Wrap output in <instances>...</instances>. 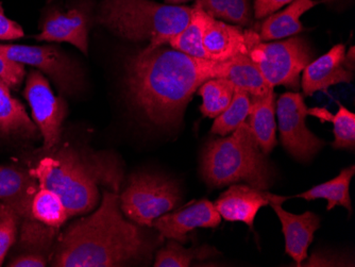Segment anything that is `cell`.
Returning <instances> with one entry per match:
<instances>
[{"label":"cell","instance_id":"52a82bcc","mask_svg":"<svg viewBox=\"0 0 355 267\" xmlns=\"http://www.w3.org/2000/svg\"><path fill=\"white\" fill-rule=\"evenodd\" d=\"M180 201V190L173 181L148 173L133 174L119 195L125 216L139 226L150 228L155 219L175 210Z\"/></svg>","mask_w":355,"mask_h":267},{"label":"cell","instance_id":"4dcf8cb0","mask_svg":"<svg viewBox=\"0 0 355 267\" xmlns=\"http://www.w3.org/2000/svg\"><path fill=\"white\" fill-rule=\"evenodd\" d=\"M21 217L6 203H0V266L19 235Z\"/></svg>","mask_w":355,"mask_h":267},{"label":"cell","instance_id":"6da1fadb","mask_svg":"<svg viewBox=\"0 0 355 267\" xmlns=\"http://www.w3.org/2000/svg\"><path fill=\"white\" fill-rule=\"evenodd\" d=\"M228 63L191 57L163 46L146 47L128 60V97L153 125L178 126L193 94L205 81L225 78Z\"/></svg>","mask_w":355,"mask_h":267},{"label":"cell","instance_id":"7c38bea8","mask_svg":"<svg viewBox=\"0 0 355 267\" xmlns=\"http://www.w3.org/2000/svg\"><path fill=\"white\" fill-rule=\"evenodd\" d=\"M89 28L91 14L87 6L69 10L53 9L48 12L41 33L35 39L49 43H69L87 55Z\"/></svg>","mask_w":355,"mask_h":267},{"label":"cell","instance_id":"4fadbf2b","mask_svg":"<svg viewBox=\"0 0 355 267\" xmlns=\"http://www.w3.org/2000/svg\"><path fill=\"white\" fill-rule=\"evenodd\" d=\"M221 216L214 203L201 199L180 210L168 212L153 221V227L162 238L184 244L187 234L197 228H216Z\"/></svg>","mask_w":355,"mask_h":267},{"label":"cell","instance_id":"1f68e13d","mask_svg":"<svg viewBox=\"0 0 355 267\" xmlns=\"http://www.w3.org/2000/svg\"><path fill=\"white\" fill-rule=\"evenodd\" d=\"M25 65L0 55V81L9 89L17 91L25 78Z\"/></svg>","mask_w":355,"mask_h":267},{"label":"cell","instance_id":"8992f818","mask_svg":"<svg viewBox=\"0 0 355 267\" xmlns=\"http://www.w3.org/2000/svg\"><path fill=\"white\" fill-rule=\"evenodd\" d=\"M247 55L260 69L269 87L283 85L298 92L301 73L313 61L314 53L303 37H294L272 43L257 40Z\"/></svg>","mask_w":355,"mask_h":267},{"label":"cell","instance_id":"ac0fdd59","mask_svg":"<svg viewBox=\"0 0 355 267\" xmlns=\"http://www.w3.org/2000/svg\"><path fill=\"white\" fill-rule=\"evenodd\" d=\"M39 189V181L30 171L0 165V200L21 218H33L32 200Z\"/></svg>","mask_w":355,"mask_h":267},{"label":"cell","instance_id":"ba28073f","mask_svg":"<svg viewBox=\"0 0 355 267\" xmlns=\"http://www.w3.org/2000/svg\"><path fill=\"white\" fill-rule=\"evenodd\" d=\"M308 111L298 92H286L276 103L281 142L287 153L301 162L310 161L326 145L308 128Z\"/></svg>","mask_w":355,"mask_h":267},{"label":"cell","instance_id":"9c48e42d","mask_svg":"<svg viewBox=\"0 0 355 267\" xmlns=\"http://www.w3.org/2000/svg\"><path fill=\"white\" fill-rule=\"evenodd\" d=\"M0 55L31 65L51 78L62 95H73L81 83L79 67L55 46H26L0 44Z\"/></svg>","mask_w":355,"mask_h":267},{"label":"cell","instance_id":"d6986e66","mask_svg":"<svg viewBox=\"0 0 355 267\" xmlns=\"http://www.w3.org/2000/svg\"><path fill=\"white\" fill-rule=\"evenodd\" d=\"M40 135L21 101L14 98L9 87L0 81V137L35 139Z\"/></svg>","mask_w":355,"mask_h":267},{"label":"cell","instance_id":"30bf717a","mask_svg":"<svg viewBox=\"0 0 355 267\" xmlns=\"http://www.w3.org/2000/svg\"><path fill=\"white\" fill-rule=\"evenodd\" d=\"M24 96L43 137V150L55 148L61 141L62 125L67 114V103L62 97L55 96L47 79L39 71H31L28 75Z\"/></svg>","mask_w":355,"mask_h":267},{"label":"cell","instance_id":"7a4b0ae2","mask_svg":"<svg viewBox=\"0 0 355 267\" xmlns=\"http://www.w3.org/2000/svg\"><path fill=\"white\" fill-rule=\"evenodd\" d=\"M153 246L139 225L123 218L119 193L103 190L99 208L60 233L51 266L115 267L148 263Z\"/></svg>","mask_w":355,"mask_h":267},{"label":"cell","instance_id":"e575fe53","mask_svg":"<svg viewBox=\"0 0 355 267\" xmlns=\"http://www.w3.org/2000/svg\"><path fill=\"white\" fill-rule=\"evenodd\" d=\"M191 0H165L166 5L181 6L182 3H189Z\"/></svg>","mask_w":355,"mask_h":267},{"label":"cell","instance_id":"277c9868","mask_svg":"<svg viewBox=\"0 0 355 267\" xmlns=\"http://www.w3.org/2000/svg\"><path fill=\"white\" fill-rule=\"evenodd\" d=\"M201 175L209 187L245 182L267 191L273 171L246 121L230 137L209 139L201 157Z\"/></svg>","mask_w":355,"mask_h":267},{"label":"cell","instance_id":"484cf974","mask_svg":"<svg viewBox=\"0 0 355 267\" xmlns=\"http://www.w3.org/2000/svg\"><path fill=\"white\" fill-rule=\"evenodd\" d=\"M198 89L202 98L200 111L203 117L216 119L230 105L235 87L225 78H213L205 81Z\"/></svg>","mask_w":355,"mask_h":267},{"label":"cell","instance_id":"cb8c5ba5","mask_svg":"<svg viewBox=\"0 0 355 267\" xmlns=\"http://www.w3.org/2000/svg\"><path fill=\"white\" fill-rule=\"evenodd\" d=\"M207 17L209 15L195 3L189 24L180 33L171 37L168 45H171V49L191 57L207 59V55L203 49L202 39Z\"/></svg>","mask_w":355,"mask_h":267},{"label":"cell","instance_id":"d4e9b609","mask_svg":"<svg viewBox=\"0 0 355 267\" xmlns=\"http://www.w3.org/2000/svg\"><path fill=\"white\" fill-rule=\"evenodd\" d=\"M31 214L35 221L58 229L69 218V211L61 197L53 191L41 187L32 200Z\"/></svg>","mask_w":355,"mask_h":267},{"label":"cell","instance_id":"44dd1931","mask_svg":"<svg viewBox=\"0 0 355 267\" xmlns=\"http://www.w3.org/2000/svg\"><path fill=\"white\" fill-rule=\"evenodd\" d=\"M320 3L317 0H294L282 12L269 15L261 25L257 35L261 41L265 42L299 35L304 29L300 17Z\"/></svg>","mask_w":355,"mask_h":267},{"label":"cell","instance_id":"e0dca14e","mask_svg":"<svg viewBox=\"0 0 355 267\" xmlns=\"http://www.w3.org/2000/svg\"><path fill=\"white\" fill-rule=\"evenodd\" d=\"M280 201L271 203L269 206L275 210L282 225L285 236V251L294 259L298 266L308 259V250L314 240V234L320 228V218L315 213L306 211L303 214L287 212Z\"/></svg>","mask_w":355,"mask_h":267},{"label":"cell","instance_id":"9a60e30c","mask_svg":"<svg viewBox=\"0 0 355 267\" xmlns=\"http://www.w3.org/2000/svg\"><path fill=\"white\" fill-rule=\"evenodd\" d=\"M260 40L252 30L207 17L202 45L207 60L225 62L239 55H248L251 46Z\"/></svg>","mask_w":355,"mask_h":267},{"label":"cell","instance_id":"7402d4cb","mask_svg":"<svg viewBox=\"0 0 355 267\" xmlns=\"http://www.w3.org/2000/svg\"><path fill=\"white\" fill-rule=\"evenodd\" d=\"M225 78L232 83L235 89L248 93L251 98L266 96L273 89L268 87L260 69L246 55H239L229 60Z\"/></svg>","mask_w":355,"mask_h":267},{"label":"cell","instance_id":"603a6c76","mask_svg":"<svg viewBox=\"0 0 355 267\" xmlns=\"http://www.w3.org/2000/svg\"><path fill=\"white\" fill-rule=\"evenodd\" d=\"M355 174V166L347 167L340 171L338 176L328 182L313 187L308 192L297 195L296 198H303L305 200H316V199H327L328 206L327 210L330 211L336 206H342L352 212V203L350 197V182Z\"/></svg>","mask_w":355,"mask_h":267},{"label":"cell","instance_id":"d6a6232c","mask_svg":"<svg viewBox=\"0 0 355 267\" xmlns=\"http://www.w3.org/2000/svg\"><path fill=\"white\" fill-rule=\"evenodd\" d=\"M24 35L23 28L6 17L3 3H0V41L21 39Z\"/></svg>","mask_w":355,"mask_h":267},{"label":"cell","instance_id":"ffe728a7","mask_svg":"<svg viewBox=\"0 0 355 267\" xmlns=\"http://www.w3.org/2000/svg\"><path fill=\"white\" fill-rule=\"evenodd\" d=\"M247 119L257 145L265 155H269L277 146L276 94L273 89L266 96L251 98Z\"/></svg>","mask_w":355,"mask_h":267},{"label":"cell","instance_id":"4316f807","mask_svg":"<svg viewBox=\"0 0 355 267\" xmlns=\"http://www.w3.org/2000/svg\"><path fill=\"white\" fill-rule=\"evenodd\" d=\"M219 255L214 247L207 245L193 248H184L181 243L169 240L164 248L159 249L155 256V267H187L191 266L193 261L205 260L209 257Z\"/></svg>","mask_w":355,"mask_h":267},{"label":"cell","instance_id":"5b68a950","mask_svg":"<svg viewBox=\"0 0 355 267\" xmlns=\"http://www.w3.org/2000/svg\"><path fill=\"white\" fill-rule=\"evenodd\" d=\"M193 7L153 0H101L97 23L129 41H148V49L168 44L189 24Z\"/></svg>","mask_w":355,"mask_h":267},{"label":"cell","instance_id":"2e32d148","mask_svg":"<svg viewBox=\"0 0 355 267\" xmlns=\"http://www.w3.org/2000/svg\"><path fill=\"white\" fill-rule=\"evenodd\" d=\"M288 198L259 190L248 184H233L220 195L214 206L225 221L244 223L253 229L255 216L261 208L269 206L275 201L284 203Z\"/></svg>","mask_w":355,"mask_h":267},{"label":"cell","instance_id":"3957f363","mask_svg":"<svg viewBox=\"0 0 355 267\" xmlns=\"http://www.w3.org/2000/svg\"><path fill=\"white\" fill-rule=\"evenodd\" d=\"M43 151V159L30 173L40 187L61 197L69 217L87 214L95 209L101 198V187L119 192L123 169L114 153L69 143H59L55 148Z\"/></svg>","mask_w":355,"mask_h":267},{"label":"cell","instance_id":"5bb4252c","mask_svg":"<svg viewBox=\"0 0 355 267\" xmlns=\"http://www.w3.org/2000/svg\"><path fill=\"white\" fill-rule=\"evenodd\" d=\"M354 61L348 59L343 44H337L326 55L313 60L303 69L302 85L305 96L327 91L333 85L349 83L354 78Z\"/></svg>","mask_w":355,"mask_h":267},{"label":"cell","instance_id":"8fae6325","mask_svg":"<svg viewBox=\"0 0 355 267\" xmlns=\"http://www.w3.org/2000/svg\"><path fill=\"white\" fill-rule=\"evenodd\" d=\"M60 229L33 218H23L12 249L10 267H45L51 264Z\"/></svg>","mask_w":355,"mask_h":267},{"label":"cell","instance_id":"f1b7e54d","mask_svg":"<svg viewBox=\"0 0 355 267\" xmlns=\"http://www.w3.org/2000/svg\"><path fill=\"white\" fill-rule=\"evenodd\" d=\"M309 114L318 117L322 121H329L334 126L335 149H354L355 146V114L343 105H338L336 114L331 115L326 109H310Z\"/></svg>","mask_w":355,"mask_h":267},{"label":"cell","instance_id":"836d02e7","mask_svg":"<svg viewBox=\"0 0 355 267\" xmlns=\"http://www.w3.org/2000/svg\"><path fill=\"white\" fill-rule=\"evenodd\" d=\"M294 0H255V19H266L271 14L278 11L281 8L284 7L285 5H289Z\"/></svg>","mask_w":355,"mask_h":267},{"label":"cell","instance_id":"83f0119b","mask_svg":"<svg viewBox=\"0 0 355 267\" xmlns=\"http://www.w3.org/2000/svg\"><path fill=\"white\" fill-rule=\"evenodd\" d=\"M195 3L213 19L229 21L239 27L250 26L252 19L249 0H196Z\"/></svg>","mask_w":355,"mask_h":267},{"label":"cell","instance_id":"f546056e","mask_svg":"<svg viewBox=\"0 0 355 267\" xmlns=\"http://www.w3.org/2000/svg\"><path fill=\"white\" fill-rule=\"evenodd\" d=\"M250 107V95L243 89H235L230 105L216 117L211 131L221 137L232 133L241 123L246 121Z\"/></svg>","mask_w":355,"mask_h":267}]
</instances>
